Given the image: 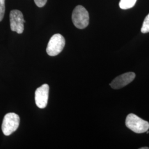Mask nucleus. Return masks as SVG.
I'll list each match as a JSON object with an SVG mask.
<instances>
[{
  "label": "nucleus",
  "mask_w": 149,
  "mask_h": 149,
  "mask_svg": "<svg viewBox=\"0 0 149 149\" xmlns=\"http://www.w3.org/2000/svg\"><path fill=\"white\" fill-rule=\"evenodd\" d=\"M36 5L38 7H43L47 2V0H34Z\"/></svg>",
  "instance_id": "nucleus-11"
},
{
  "label": "nucleus",
  "mask_w": 149,
  "mask_h": 149,
  "mask_svg": "<svg viewBox=\"0 0 149 149\" xmlns=\"http://www.w3.org/2000/svg\"><path fill=\"white\" fill-rule=\"evenodd\" d=\"M140 149H149V148L148 147H144V148H141Z\"/></svg>",
  "instance_id": "nucleus-12"
},
{
  "label": "nucleus",
  "mask_w": 149,
  "mask_h": 149,
  "mask_svg": "<svg viewBox=\"0 0 149 149\" xmlns=\"http://www.w3.org/2000/svg\"><path fill=\"white\" fill-rule=\"evenodd\" d=\"M5 12V0H0V22L4 17Z\"/></svg>",
  "instance_id": "nucleus-10"
},
{
  "label": "nucleus",
  "mask_w": 149,
  "mask_h": 149,
  "mask_svg": "<svg viewBox=\"0 0 149 149\" xmlns=\"http://www.w3.org/2000/svg\"><path fill=\"white\" fill-rule=\"evenodd\" d=\"M10 20L12 31L17 32L18 34H22L24 31V23L26 22L22 12L17 10L11 11Z\"/></svg>",
  "instance_id": "nucleus-5"
},
{
  "label": "nucleus",
  "mask_w": 149,
  "mask_h": 149,
  "mask_svg": "<svg viewBox=\"0 0 149 149\" xmlns=\"http://www.w3.org/2000/svg\"><path fill=\"white\" fill-rule=\"evenodd\" d=\"M65 45V40L60 34H55L50 39L47 47V53L49 56H55L60 53Z\"/></svg>",
  "instance_id": "nucleus-4"
},
{
  "label": "nucleus",
  "mask_w": 149,
  "mask_h": 149,
  "mask_svg": "<svg viewBox=\"0 0 149 149\" xmlns=\"http://www.w3.org/2000/svg\"><path fill=\"white\" fill-rule=\"evenodd\" d=\"M141 31L143 33H147L149 32V13L144 19Z\"/></svg>",
  "instance_id": "nucleus-9"
},
{
  "label": "nucleus",
  "mask_w": 149,
  "mask_h": 149,
  "mask_svg": "<svg viewBox=\"0 0 149 149\" xmlns=\"http://www.w3.org/2000/svg\"><path fill=\"white\" fill-rule=\"evenodd\" d=\"M125 125L127 128L135 133H144L149 129V122L133 113L127 116Z\"/></svg>",
  "instance_id": "nucleus-1"
},
{
  "label": "nucleus",
  "mask_w": 149,
  "mask_h": 149,
  "mask_svg": "<svg viewBox=\"0 0 149 149\" xmlns=\"http://www.w3.org/2000/svg\"><path fill=\"white\" fill-rule=\"evenodd\" d=\"M89 14L82 6L79 5L74 8L72 14V21L74 26L79 29H84L89 24Z\"/></svg>",
  "instance_id": "nucleus-2"
},
{
  "label": "nucleus",
  "mask_w": 149,
  "mask_h": 149,
  "mask_svg": "<svg viewBox=\"0 0 149 149\" xmlns=\"http://www.w3.org/2000/svg\"><path fill=\"white\" fill-rule=\"evenodd\" d=\"M137 0H120L119 7L123 10H127L132 8L136 3Z\"/></svg>",
  "instance_id": "nucleus-8"
},
{
  "label": "nucleus",
  "mask_w": 149,
  "mask_h": 149,
  "mask_svg": "<svg viewBox=\"0 0 149 149\" xmlns=\"http://www.w3.org/2000/svg\"><path fill=\"white\" fill-rule=\"evenodd\" d=\"M135 77V74L133 72L125 73L115 78L110 84V86L113 89H119L132 82Z\"/></svg>",
  "instance_id": "nucleus-7"
},
{
  "label": "nucleus",
  "mask_w": 149,
  "mask_h": 149,
  "mask_svg": "<svg viewBox=\"0 0 149 149\" xmlns=\"http://www.w3.org/2000/svg\"><path fill=\"white\" fill-rule=\"evenodd\" d=\"M49 86L47 84H44L38 88L35 92V101L37 106L43 109L48 104Z\"/></svg>",
  "instance_id": "nucleus-6"
},
{
  "label": "nucleus",
  "mask_w": 149,
  "mask_h": 149,
  "mask_svg": "<svg viewBox=\"0 0 149 149\" xmlns=\"http://www.w3.org/2000/svg\"><path fill=\"white\" fill-rule=\"evenodd\" d=\"M20 118L18 114L15 113L6 114L2 124V131L6 136H9L14 133L18 128Z\"/></svg>",
  "instance_id": "nucleus-3"
}]
</instances>
